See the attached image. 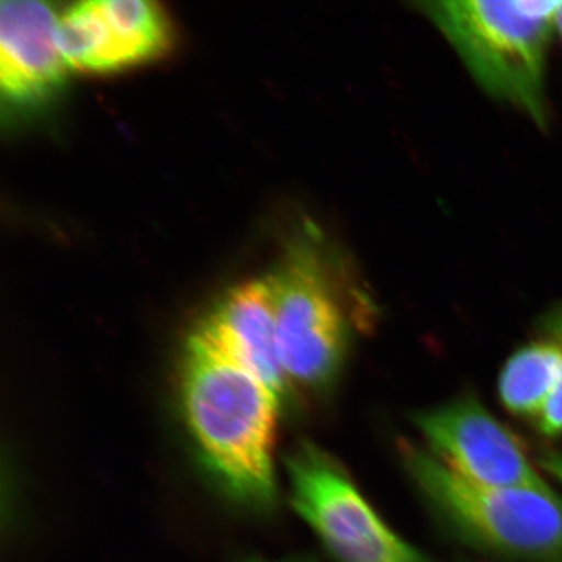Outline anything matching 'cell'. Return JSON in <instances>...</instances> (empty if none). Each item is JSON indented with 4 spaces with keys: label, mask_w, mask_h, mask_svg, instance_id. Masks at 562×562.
<instances>
[{
    "label": "cell",
    "mask_w": 562,
    "mask_h": 562,
    "mask_svg": "<svg viewBox=\"0 0 562 562\" xmlns=\"http://www.w3.org/2000/svg\"><path fill=\"white\" fill-rule=\"evenodd\" d=\"M181 400L203 462L240 501L269 507L279 400L259 379L194 333L181 374Z\"/></svg>",
    "instance_id": "cell-1"
},
{
    "label": "cell",
    "mask_w": 562,
    "mask_h": 562,
    "mask_svg": "<svg viewBox=\"0 0 562 562\" xmlns=\"http://www.w3.org/2000/svg\"><path fill=\"white\" fill-rule=\"evenodd\" d=\"M276 306L281 362L293 384L325 391L339 376L355 323L371 302L342 252L305 224L267 276Z\"/></svg>",
    "instance_id": "cell-2"
},
{
    "label": "cell",
    "mask_w": 562,
    "mask_h": 562,
    "mask_svg": "<svg viewBox=\"0 0 562 562\" xmlns=\"http://www.w3.org/2000/svg\"><path fill=\"white\" fill-rule=\"evenodd\" d=\"M560 3L447 0L419 5L488 94L546 125V59Z\"/></svg>",
    "instance_id": "cell-3"
},
{
    "label": "cell",
    "mask_w": 562,
    "mask_h": 562,
    "mask_svg": "<svg viewBox=\"0 0 562 562\" xmlns=\"http://www.w3.org/2000/svg\"><path fill=\"white\" fill-rule=\"evenodd\" d=\"M398 448L420 494L457 536L510 559L562 562V497L557 492L481 486L409 441Z\"/></svg>",
    "instance_id": "cell-4"
},
{
    "label": "cell",
    "mask_w": 562,
    "mask_h": 562,
    "mask_svg": "<svg viewBox=\"0 0 562 562\" xmlns=\"http://www.w3.org/2000/svg\"><path fill=\"white\" fill-rule=\"evenodd\" d=\"M292 504L341 562H426L372 509L340 463L304 442L288 459Z\"/></svg>",
    "instance_id": "cell-5"
},
{
    "label": "cell",
    "mask_w": 562,
    "mask_h": 562,
    "mask_svg": "<svg viewBox=\"0 0 562 562\" xmlns=\"http://www.w3.org/2000/svg\"><path fill=\"white\" fill-rule=\"evenodd\" d=\"M59 46L69 69L111 74L161 58L173 25L153 0H87L60 12Z\"/></svg>",
    "instance_id": "cell-6"
},
{
    "label": "cell",
    "mask_w": 562,
    "mask_h": 562,
    "mask_svg": "<svg viewBox=\"0 0 562 562\" xmlns=\"http://www.w3.org/2000/svg\"><path fill=\"white\" fill-rule=\"evenodd\" d=\"M416 424L432 454L463 480L487 487H548L522 441L474 397L420 413Z\"/></svg>",
    "instance_id": "cell-7"
},
{
    "label": "cell",
    "mask_w": 562,
    "mask_h": 562,
    "mask_svg": "<svg viewBox=\"0 0 562 562\" xmlns=\"http://www.w3.org/2000/svg\"><path fill=\"white\" fill-rule=\"evenodd\" d=\"M60 13L40 0L0 4V88L13 108H32L52 98L69 67L59 46Z\"/></svg>",
    "instance_id": "cell-8"
},
{
    "label": "cell",
    "mask_w": 562,
    "mask_h": 562,
    "mask_svg": "<svg viewBox=\"0 0 562 562\" xmlns=\"http://www.w3.org/2000/svg\"><path fill=\"white\" fill-rule=\"evenodd\" d=\"M195 333L257 376L280 404L288 397L292 383L281 362L276 306L267 277L232 288Z\"/></svg>",
    "instance_id": "cell-9"
},
{
    "label": "cell",
    "mask_w": 562,
    "mask_h": 562,
    "mask_svg": "<svg viewBox=\"0 0 562 562\" xmlns=\"http://www.w3.org/2000/svg\"><path fill=\"white\" fill-rule=\"evenodd\" d=\"M561 381L562 347L543 335L525 344L505 362L498 379V393L509 413L538 419Z\"/></svg>",
    "instance_id": "cell-10"
},
{
    "label": "cell",
    "mask_w": 562,
    "mask_h": 562,
    "mask_svg": "<svg viewBox=\"0 0 562 562\" xmlns=\"http://www.w3.org/2000/svg\"><path fill=\"white\" fill-rule=\"evenodd\" d=\"M542 333L551 337L562 347V305L553 308L551 313L543 316ZM540 434L547 438H558L562 435V381L557 392L547 404L546 409L537 419Z\"/></svg>",
    "instance_id": "cell-11"
},
{
    "label": "cell",
    "mask_w": 562,
    "mask_h": 562,
    "mask_svg": "<svg viewBox=\"0 0 562 562\" xmlns=\"http://www.w3.org/2000/svg\"><path fill=\"white\" fill-rule=\"evenodd\" d=\"M539 461L548 474L562 483V452H548Z\"/></svg>",
    "instance_id": "cell-12"
},
{
    "label": "cell",
    "mask_w": 562,
    "mask_h": 562,
    "mask_svg": "<svg viewBox=\"0 0 562 562\" xmlns=\"http://www.w3.org/2000/svg\"><path fill=\"white\" fill-rule=\"evenodd\" d=\"M554 31L560 34L562 40V2L560 3L557 15H554Z\"/></svg>",
    "instance_id": "cell-13"
}]
</instances>
